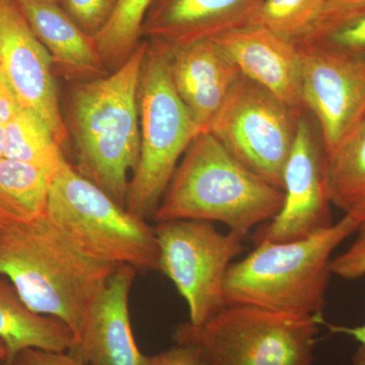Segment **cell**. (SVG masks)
Returning <instances> with one entry per match:
<instances>
[{"instance_id":"obj_30","label":"cell","mask_w":365,"mask_h":365,"mask_svg":"<svg viewBox=\"0 0 365 365\" xmlns=\"http://www.w3.org/2000/svg\"><path fill=\"white\" fill-rule=\"evenodd\" d=\"M21 108L13 88L0 66V126H6Z\"/></svg>"},{"instance_id":"obj_18","label":"cell","mask_w":365,"mask_h":365,"mask_svg":"<svg viewBox=\"0 0 365 365\" xmlns=\"http://www.w3.org/2000/svg\"><path fill=\"white\" fill-rule=\"evenodd\" d=\"M0 340L11 364L28 349L68 352L76 338L60 319L31 311L14 285L0 275Z\"/></svg>"},{"instance_id":"obj_27","label":"cell","mask_w":365,"mask_h":365,"mask_svg":"<svg viewBox=\"0 0 365 365\" xmlns=\"http://www.w3.org/2000/svg\"><path fill=\"white\" fill-rule=\"evenodd\" d=\"M364 11L365 0H326L323 13L319 16V21H317L313 30L304 36L302 39L314 35V34L322 32L326 29L331 28L341 21L352 18L356 14L364 13Z\"/></svg>"},{"instance_id":"obj_31","label":"cell","mask_w":365,"mask_h":365,"mask_svg":"<svg viewBox=\"0 0 365 365\" xmlns=\"http://www.w3.org/2000/svg\"><path fill=\"white\" fill-rule=\"evenodd\" d=\"M321 325L326 326L331 333L342 334V335L349 336L353 339L360 343V345L365 347V323L362 325L348 327L343 325H335V324L327 323L324 318L321 319Z\"/></svg>"},{"instance_id":"obj_8","label":"cell","mask_w":365,"mask_h":365,"mask_svg":"<svg viewBox=\"0 0 365 365\" xmlns=\"http://www.w3.org/2000/svg\"><path fill=\"white\" fill-rule=\"evenodd\" d=\"M153 230L158 270L186 302L188 323L203 325L225 306V276L245 250V235L230 230L225 234L202 220H168L157 222Z\"/></svg>"},{"instance_id":"obj_37","label":"cell","mask_w":365,"mask_h":365,"mask_svg":"<svg viewBox=\"0 0 365 365\" xmlns=\"http://www.w3.org/2000/svg\"><path fill=\"white\" fill-rule=\"evenodd\" d=\"M1 1H16V2H18V1H20V0H0V2Z\"/></svg>"},{"instance_id":"obj_15","label":"cell","mask_w":365,"mask_h":365,"mask_svg":"<svg viewBox=\"0 0 365 365\" xmlns=\"http://www.w3.org/2000/svg\"><path fill=\"white\" fill-rule=\"evenodd\" d=\"M160 46L178 95L200 130L208 131L242 74L213 39Z\"/></svg>"},{"instance_id":"obj_3","label":"cell","mask_w":365,"mask_h":365,"mask_svg":"<svg viewBox=\"0 0 365 365\" xmlns=\"http://www.w3.org/2000/svg\"><path fill=\"white\" fill-rule=\"evenodd\" d=\"M283 189L240 163L209 131L182 155L153 220L222 222L245 235L275 217Z\"/></svg>"},{"instance_id":"obj_23","label":"cell","mask_w":365,"mask_h":365,"mask_svg":"<svg viewBox=\"0 0 365 365\" xmlns=\"http://www.w3.org/2000/svg\"><path fill=\"white\" fill-rule=\"evenodd\" d=\"M325 4L326 0H263L253 24L297 43L313 30Z\"/></svg>"},{"instance_id":"obj_17","label":"cell","mask_w":365,"mask_h":365,"mask_svg":"<svg viewBox=\"0 0 365 365\" xmlns=\"http://www.w3.org/2000/svg\"><path fill=\"white\" fill-rule=\"evenodd\" d=\"M36 37L64 76L74 81L107 74L93 38L81 30L57 0L18 1Z\"/></svg>"},{"instance_id":"obj_20","label":"cell","mask_w":365,"mask_h":365,"mask_svg":"<svg viewBox=\"0 0 365 365\" xmlns=\"http://www.w3.org/2000/svg\"><path fill=\"white\" fill-rule=\"evenodd\" d=\"M58 168L50 169L1 158L0 203L24 222L45 217L50 188Z\"/></svg>"},{"instance_id":"obj_1","label":"cell","mask_w":365,"mask_h":365,"mask_svg":"<svg viewBox=\"0 0 365 365\" xmlns=\"http://www.w3.org/2000/svg\"><path fill=\"white\" fill-rule=\"evenodd\" d=\"M148 50L143 40L123 66L74 81L67 98V131L76 148V169L126 207L129 174L140 150L138 86Z\"/></svg>"},{"instance_id":"obj_13","label":"cell","mask_w":365,"mask_h":365,"mask_svg":"<svg viewBox=\"0 0 365 365\" xmlns=\"http://www.w3.org/2000/svg\"><path fill=\"white\" fill-rule=\"evenodd\" d=\"M137 270L119 266L93 302L83 331L69 350L86 365H155L144 355L132 331L129 297Z\"/></svg>"},{"instance_id":"obj_28","label":"cell","mask_w":365,"mask_h":365,"mask_svg":"<svg viewBox=\"0 0 365 365\" xmlns=\"http://www.w3.org/2000/svg\"><path fill=\"white\" fill-rule=\"evenodd\" d=\"M155 365H206L202 353L192 344H179L153 355Z\"/></svg>"},{"instance_id":"obj_19","label":"cell","mask_w":365,"mask_h":365,"mask_svg":"<svg viewBox=\"0 0 365 365\" xmlns=\"http://www.w3.org/2000/svg\"><path fill=\"white\" fill-rule=\"evenodd\" d=\"M327 189L331 204L344 215L365 220V118L356 130L327 157Z\"/></svg>"},{"instance_id":"obj_6","label":"cell","mask_w":365,"mask_h":365,"mask_svg":"<svg viewBox=\"0 0 365 365\" xmlns=\"http://www.w3.org/2000/svg\"><path fill=\"white\" fill-rule=\"evenodd\" d=\"M138 110L140 150L129 181L126 209L148 222L187 148L202 132L173 85L165 51L150 41L139 78Z\"/></svg>"},{"instance_id":"obj_32","label":"cell","mask_w":365,"mask_h":365,"mask_svg":"<svg viewBox=\"0 0 365 365\" xmlns=\"http://www.w3.org/2000/svg\"><path fill=\"white\" fill-rule=\"evenodd\" d=\"M21 220L20 218L14 215L11 211L7 210L1 203H0V237L4 234V232L9 228V225L14 222ZM24 222V220H23Z\"/></svg>"},{"instance_id":"obj_10","label":"cell","mask_w":365,"mask_h":365,"mask_svg":"<svg viewBox=\"0 0 365 365\" xmlns=\"http://www.w3.org/2000/svg\"><path fill=\"white\" fill-rule=\"evenodd\" d=\"M297 44L300 98L318 121L328 157L364 120L365 57L316 43Z\"/></svg>"},{"instance_id":"obj_14","label":"cell","mask_w":365,"mask_h":365,"mask_svg":"<svg viewBox=\"0 0 365 365\" xmlns=\"http://www.w3.org/2000/svg\"><path fill=\"white\" fill-rule=\"evenodd\" d=\"M213 40L242 76L297 111H304L300 98L302 57L297 43L254 24L223 33Z\"/></svg>"},{"instance_id":"obj_7","label":"cell","mask_w":365,"mask_h":365,"mask_svg":"<svg viewBox=\"0 0 365 365\" xmlns=\"http://www.w3.org/2000/svg\"><path fill=\"white\" fill-rule=\"evenodd\" d=\"M322 318L225 304L203 325L178 326L174 339L198 347L206 365H314Z\"/></svg>"},{"instance_id":"obj_2","label":"cell","mask_w":365,"mask_h":365,"mask_svg":"<svg viewBox=\"0 0 365 365\" xmlns=\"http://www.w3.org/2000/svg\"><path fill=\"white\" fill-rule=\"evenodd\" d=\"M118 267L81 254L45 217L18 220L0 237V275L31 311L63 322L76 341L93 302Z\"/></svg>"},{"instance_id":"obj_35","label":"cell","mask_w":365,"mask_h":365,"mask_svg":"<svg viewBox=\"0 0 365 365\" xmlns=\"http://www.w3.org/2000/svg\"><path fill=\"white\" fill-rule=\"evenodd\" d=\"M4 146H6V136H4V126H0V160L4 158Z\"/></svg>"},{"instance_id":"obj_16","label":"cell","mask_w":365,"mask_h":365,"mask_svg":"<svg viewBox=\"0 0 365 365\" xmlns=\"http://www.w3.org/2000/svg\"><path fill=\"white\" fill-rule=\"evenodd\" d=\"M263 0H153L141 37L165 47L213 39L251 25Z\"/></svg>"},{"instance_id":"obj_29","label":"cell","mask_w":365,"mask_h":365,"mask_svg":"<svg viewBox=\"0 0 365 365\" xmlns=\"http://www.w3.org/2000/svg\"><path fill=\"white\" fill-rule=\"evenodd\" d=\"M21 365H86L69 352H53L28 349L16 359Z\"/></svg>"},{"instance_id":"obj_4","label":"cell","mask_w":365,"mask_h":365,"mask_svg":"<svg viewBox=\"0 0 365 365\" xmlns=\"http://www.w3.org/2000/svg\"><path fill=\"white\" fill-rule=\"evenodd\" d=\"M361 222L344 215L332 227L290 242L262 241L228 268L225 304L297 317L323 316L332 255Z\"/></svg>"},{"instance_id":"obj_33","label":"cell","mask_w":365,"mask_h":365,"mask_svg":"<svg viewBox=\"0 0 365 365\" xmlns=\"http://www.w3.org/2000/svg\"><path fill=\"white\" fill-rule=\"evenodd\" d=\"M353 365H365V347L360 345L353 356Z\"/></svg>"},{"instance_id":"obj_36","label":"cell","mask_w":365,"mask_h":365,"mask_svg":"<svg viewBox=\"0 0 365 365\" xmlns=\"http://www.w3.org/2000/svg\"><path fill=\"white\" fill-rule=\"evenodd\" d=\"M2 365H21V364H20V361H19V360L16 359V360H14V362H11V364H4Z\"/></svg>"},{"instance_id":"obj_34","label":"cell","mask_w":365,"mask_h":365,"mask_svg":"<svg viewBox=\"0 0 365 365\" xmlns=\"http://www.w3.org/2000/svg\"><path fill=\"white\" fill-rule=\"evenodd\" d=\"M9 361V351L6 344L0 340V365L7 364Z\"/></svg>"},{"instance_id":"obj_21","label":"cell","mask_w":365,"mask_h":365,"mask_svg":"<svg viewBox=\"0 0 365 365\" xmlns=\"http://www.w3.org/2000/svg\"><path fill=\"white\" fill-rule=\"evenodd\" d=\"M4 158L50 169H57L66 158L50 127L26 108L4 126Z\"/></svg>"},{"instance_id":"obj_22","label":"cell","mask_w":365,"mask_h":365,"mask_svg":"<svg viewBox=\"0 0 365 365\" xmlns=\"http://www.w3.org/2000/svg\"><path fill=\"white\" fill-rule=\"evenodd\" d=\"M153 0H119L108 25L93 38L108 71H114L140 44L141 28Z\"/></svg>"},{"instance_id":"obj_11","label":"cell","mask_w":365,"mask_h":365,"mask_svg":"<svg viewBox=\"0 0 365 365\" xmlns=\"http://www.w3.org/2000/svg\"><path fill=\"white\" fill-rule=\"evenodd\" d=\"M327 157L306 117H300L297 138L283 174L282 207L271 222L257 227L254 244L290 242L332 227L327 189Z\"/></svg>"},{"instance_id":"obj_26","label":"cell","mask_w":365,"mask_h":365,"mask_svg":"<svg viewBox=\"0 0 365 365\" xmlns=\"http://www.w3.org/2000/svg\"><path fill=\"white\" fill-rule=\"evenodd\" d=\"M359 235L349 249L332 260L334 275L346 280H357L365 276V220L359 225Z\"/></svg>"},{"instance_id":"obj_24","label":"cell","mask_w":365,"mask_h":365,"mask_svg":"<svg viewBox=\"0 0 365 365\" xmlns=\"http://www.w3.org/2000/svg\"><path fill=\"white\" fill-rule=\"evenodd\" d=\"M297 43H316L365 57V11Z\"/></svg>"},{"instance_id":"obj_5","label":"cell","mask_w":365,"mask_h":365,"mask_svg":"<svg viewBox=\"0 0 365 365\" xmlns=\"http://www.w3.org/2000/svg\"><path fill=\"white\" fill-rule=\"evenodd\" d=\"M45 218L88 258L136 270H158L153 227L131 215L66 158L53 179Z\"/></svg>"},{"instance_id":"obj_9","label":"cell","mask_w":365,"mask_h":365,"mask_svg":"<svg viewBox=\"0 0 365 365\" xmlns=\"http://www.w3.org/2000/svg\"><path fill=\"white\" fill-rule=\"evenodd\" d=\"M302 116V112L242 76L208 131L245 167L282 189Z\"/></svg>"},{"instance_id":"obj_12","label":"cell","mask_w":365,"mask_h":365,"mask_svg":"<svg viewBox=\"0 0 365 365\" xmlns=\"http://www.w3.org/2000/svg\"><path fill=\"white\" fill-rule=\"evenodd\" d=\"M0 66L21 107L37 113L63 148L69 134L60 109L54 63L16 1L0 2Z\"/></svg>"},{"instance_id":"obj_25","label":"cell","mask_w":365,"mask_h":365,"mask_svg":"<svg viewBox=\"0 0 365 365\" xmlns=\"http://www.w3.org/2000/svg\"><path fill=\"white\" fill-rule=\"evenodd\" d=\"M83 32L95 38L111 20L119 0H57Z\"/></svg>"}]
</instances>
